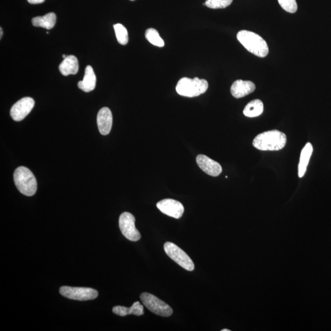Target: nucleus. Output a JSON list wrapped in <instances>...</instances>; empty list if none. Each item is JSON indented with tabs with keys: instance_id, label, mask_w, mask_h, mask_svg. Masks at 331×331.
Segmentation results:
<instances>
[{
	"instance_id": "39448f33",
	"label": "nucleus",
	"mask_w": 331,
	"mask_h": 331,
	"mask_svg": "<svg viewBox=\"0 0 331 331\" xmlns=\"http://www.w3.org/2000/svg\"><path fill=\"white\" fill-rule=\"evenodd\" d=\"M140 298L143 304L155 314L164 317H170L173 314L172 308L155 295L143 293L141 294Z\"/></svg>"
},
{
	"instance_id": "ddd939ff",
	"label": "nucleus",
	"mask_w": 331,
	"mask_h": 331,
	"mask_svg": "<svg viewBox=\"0 0 331 331\" xmlns=\"http://www.w3.org/2000/svg\"><path fill=\"white\" fill-rule=\"evenodd\" d=\"M255 83L249 80H237L235 81L231 87V93L236 98H241L254 92Z\"/></svg>"
},
{
	"instance_id": "4468645a",
	"label": "nucleus",
	"mask_w": 331,
	"mask_h": 331,
	"mask_svg": "<svg viewBox=\"0 0 331 331\" xmlns=\"http://www.w3.org/2000/svg\"><path fill=\"white\" fill-rule=\"evenodd\" d=\"M97 83V77L91 66L85 68L84 77L81 81L78 82V87L85 92H92L95 89Z\"/></svg>"
},
{
	"instance_id": "5701e85b",
	"label": "nucleus",
	"mask_w": 331,
	"mask_h": 331,
	"mask_svg": "<svg viewBox=\"0 0 331 331\" xmlns=\"http://www.w3.org/2000/svg\"><path fill=\"white\" fill-rule=\"evenodd\" d=\"M283 9L290 13H295L297 10L296 0H278Z\"/></svg>"
},
{
	"instance_id": "7ed1b4c3",
	"label": "nucleus",
	"mask_w": 331,
	"mask_h": 331,
	"mask_svg": "<svg viewBox=\"0 0 331 331\" xmlns=\"http://www.w3.org/2000/svg\"><path fill=\"white\" fill-rule=\"evenodd\" d=\"M14 181L17 188L27 196H34L37 190V181L29 169L19 167L14 173Z\"/></svg>"
},
{
	"instance_id": "1a4fd4ad",
	"label": "nucleus",
	"mask_w": 331,
	"mask_h": 331,
	"mask_svg": "<svg viewBox=\"0 0 331 331\" xmlns=\"http://www.w3.org/2000/svg\"><path fill=\"white\" fill-rule=\"evenodd\" d=\"M35 106V101L30 97L22 98L16 103H15L11 110V116L16 122L24 119L29 113L31 112Z\"/></svg>"
},
{
	"instance_id": "a211bd4d",
	"label": "nucleus",
	"mask_w": 331,
	"mask_h": 331,
	"mask_svg": "<svg viewBox=\"0 0 331 331\" xmlns=\"http://www.w3.org/2000/svg\"><path fill=\"white\" fill-rule=\"evenodd\" d=\"M56 20V15L54 12H50L44 16L34 17L32 19V24L35 27L50 30L54 27Z\"/></svg>"
},
{
	"instance_id": "aec40b11",
	"label": "nucleus",
	"mask_w": 331,
	"mask_h": 331,
	"mask_svg": "<svg viewBox=\"0 0 331 331\" xmlns=\"http://www.w3.org/2000/svg\"><path fill=\"white\" fill-rule=\"evenodd\" d=\"M146 37L151 44L156 46L162 47L165 45V42L159 35L157 30L154 29H148L146 32Z\"/></svg>"
},
{
	"instance_id": "9b49d317",
	"label": "nucleus",
	"mask_w": 331,
	"mask_h": 331,
	"mask_svg": "<svg viewBox=\"0 0 331 331\" xmlns=\"http://www.w3.org/2000/svg\"><path fill=\"white\" fill-rule=\"evenodd\" d=\"M196 163L204 173L208 175L217 177L221 173L222 168L217 161L204 155H199L196 157Z\"/></svg>"
},
{
	"instance_id": "f8f14e48",
	"label": "nucleus",
	"mask_w": 331,
	"mask_h": 331,
	"mask_svg": "<svg viewBox=\"0 0 331 331\" xmlns=\"http://www.w3.org/2000/svg\"><path fill=\"white\" fill-rule=\"evenodd\" d=\"M97 125L101 134L108 135L112 126V114L108 108L101 109L97 115Z\"/></svg>"
},
{
	"instance_id": "2eb2a0df",
	"label": "nucleus",
	"mask_w": 331,
	"mask_h": 331,
	"mask_svg": "<svg viewBox=\"0 0 331 331\" xmlns=\"http://www.w3.org/2000/svg\"><path fill=\"white\" fill-rule=\"evenodd\" d=\"M59 70L62 74L67 76L70 74H76L79 71V63L74 55H69L60 63Z\"/></svg>"
},
{
	"instance_id": "4be33fe9",
	"label": "nucleus",
	"mask_w": 331,
	"mask_h": 331,
	"mask_svg": "<svg viewBox=\"0 0 331 331\" xmlns=\"http://www.w3.org/2000/svg\"><path fill=\"white\" fill-rule=\"evenodd\" d=\"M233 0H206L204 5L209 8L223 9L229 6Z\"/></svg>"
},
{
	"instance_id": "a878e982",
	"label": "nucleus",
	"mask_w": 331,
	"mask_h": 331,
	"mask_svg": "<svg viewBox=\"0 0 331 331\" xmlns=\"http://www.w3.org/2000/svg\"><path fill=\"white\" fill-rule=\"evenodd\" d=\"M221 331H229L230 330H221Z\"/></svg>"
},
{
	"instance_id": "412c9836",
	"label": "nucleus",
	"mask_w": 331,
	"mask_h": 331,
	"mask_svg": "<svg viewBox=\"0 0 331 331\" xmlns=\"http://www.w3.org/2000/svg\"><path fill=\"white\" fill-rule=\"evenodd\" d=\"M116 37L118 42L122 45H126L128 42V34L127 30L123 25L117 24L113 25Z\"/></svg>"
},
{
	"instance_id": "b1692460",
	"label": "nucleus",
	"mask_w": 331,
	"mask_h": 331,
	"mask_svg": "<svg viewBox=\"0 0 331 331\" xmlns=\"http://www.w3.org/2000/svg\"><path fill=\"white\" fill-rule=\"evenodd\" d=\"M29 1V3L32 4H40L42 3L45 0H27Z\"/></svg>"
},
{
	"instance_id": "6e6552de",
	"label": "nucleus",
	"mask_w": 331,
	"mask_h": 331,
	"mask_svg": "<svg viewBox=\"0 0 331 331\" xmlns=\"http://www.w3.org/2000/svg\"><path fill=\"white\" fill-rule=\"evenodd\" d=\"M136 219L133 215L123 212L119 218V228L122 234L131 241L136 242L141 238L140 231L136 228Z\"/></svg>"
},
{
	"instance_id": "423d86ee",
	"label": "nucleus",
	"mask_w": 331,
	"mask_h": 331,
	"mask_svg": "<svg viewBox=\"0 0 331 331\" xmlns=\"http://www.w3.org/2000/svg\"><path fill=\"white\" fill-rule=\"evenodd\" d=\"M164 249L167 255L184 269L188 271L194 269V264L190 257L176 244L167 242L164 245Z\"/></svg>"
},
{
	"instance_id": "f3484780",
	"label": "nucleus",
	"mask_w": 331,
	"mask_h": 331,
	"mask_svg": "<svg viewBox=\"0 0 331 331\" xmlns=\"http://www.w3.org/2000/svg\"><path fill=\"white\" fill-rule=\"evenodd\" d=\"M313 152V146L310 143H307L300 153V161L298 166V175L302 178L306 173L308 164Z\"/></svg>"
},
{
	"instance_id": "9d476101",
	"label": "nucleus",
	"mask_w": 331,
	"mask_h": 331,
	"mask_svg": "<svg viewBox=\"0 0 331 331\" xmlns=\"http://www.w3.org/2000/svg\"><path fill=\"white\" fill-rule=\"evenodd\" d=\"M156 207L166 216L174 219L181 218L184 212V207L180 202L172 199H165L159 201Z\"/></svg>"
},
{
	"instance_id": "f03ea898",
	"label": "nucleus",
	"mask_w": 331,
	"mask_h": 331,
	"mask_svg": "<svg viewBox=\"0 0 331 331\" xmlns=\"http://www.w3.org/2000/svg\"><path fill=\"white\" fill-rule=\"evenodd\" d=\"M237 38L253 54L261 58L266 57L268 54V45L259 35L247 30H242L237 34Z\"/></svg>"
},
{
	"instance_id": "f257e3e1",
	"label": "nucleus",
	"mask_w": 331,
	"mask_h": 331,
	"mask_svg": "<svg viewBox=\"0 0 331 331\" xmlns=\"http://www.w3.org/2000/svg\"><path fill=\"white\" fill-rule=\"evenodd\" d=\"M286 144V135L278 130L268 131L259 134L253 141L254 147L264 151L281 150Z\"/></svg>"
},
{
	"instance_id": "0eeeda50",
	"label": "nucleus",
	"mask_w": 331,
	"mask_h": 331,
	"mask_svg": "<svg viewBox=\"0 0 331 331\" xmlns=\"http://www.w3.org/2000/svg\"><path fill=\"white\" fill-rule=\"evenodd\" d=\"M60 293L68 299L80 301L95 299L98 295L97 291L90 288L63 286L60 288Z\"/></svg>"
},
{
	"instance_id": "393cba45",
	"label": "nucleus",
	"mask_w": 331,
	"mask_h": 331,
	"mask_svg": "<svg viewBox=\"0 0 331 331\" xmlns=\"http://www.w3.org/2000/svg\"><path fill=\"white\" fill-rule=\"evenodd\" d=\"M2 29L1 28V29H0V38H1V37H2Z\"/></svg>"
},
{
	"instance_id": "bb28decb",
	"label": "nucleus",
	"mask_w": 331,
	"mask_h": 331,
	"mask_svg": "<svg viewBox=\"0 0 331 331\" xmlns=\"http://www.w3.org/2000/svg\"><path fill=\"white\" fill-rule=\"evenodd\" d=\"M131 1H134V0H131Z\"/></svg>"
},
{
	"instance_id": "20e7f679",
	"label": "nucleus",
	"mask_w": 331,
	"mask_h": 331,
	"mask_svg": "<svg viewBox=\"0 0 331 331\" xmlns=\"http://www.w3.org/2000/svg\"><path fill=\"white\" fill-rule=\"evenodd\" d=\"M208 87V82L205 79H199L198 77L194 79L184 77L179 80L176 89L179 95L193 98L203 94Z\"/></svg>"
},
{
	"instance_id": "6ab92c4d",
	"label": "nucleus",
	"mask_w": 331,
	"mask_h": 331,
	"mask_svg": "<svg viewBox=\"0 0 331 331\" xmlns=\"http://www.w3.org/2000/svg\"><path fill=\"white\" fill-rule=\"evenodd\" d=\"M263 103L259 100L252 101L245 107L243 113L246 117H256L263 112Z\"/></svg>"
},
{
	"instance_id": "dca6fc26",
	"label": "nucleus",
	"mask_w": 331,
	"mask_h": 331,
	"mask_svg": "<svg viewBox=\"0 0 331 331\" xmlns=\"http://www.w3.org/2000/svg\"><path fill=\"white\" fill-rule=\"evenodd\" d=\"M112 312L120 317H125L128 315L141 316L144 315V307L140 302H135L130 308L117 305L113 307Z\"/></svg>"
}]
</instances>
